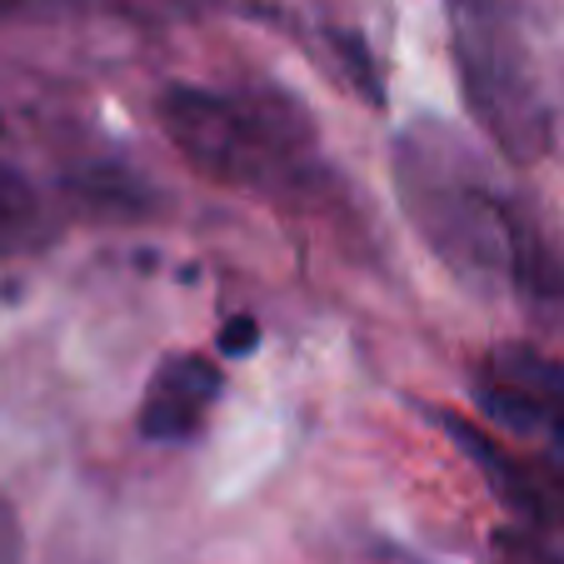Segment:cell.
<instances>
[{
  "instance_id": "obj_10",
  "label": "cell",
  "mask_w": 564,
  "mask_h": 564,
  "mask_svg": "<svg viewBox=\"0 0 564 564\" xmlns=\"http://www.w3.org/2000/svg\"><path fill=\"white\" fill-rule=\"evenodd\" d=\"M11 6H21V0H0V11H11Z\"/></svg>"
},
{
  "instance_id": "obj_2",
  "label": "cell",
  "mask_w": 564,
  "mask_h": 564,
  "mask_svg": "<svg viewBox=\"0 0 564 564\" xmlns=\"http://www.w3.org/2000/svg\"><path fill=\"white\" fill-rule=\"evenodd\" d=\"M155 116L171 145L191 160V171L220 185L290 191L315 160V135L285 100L171 86L155 100Z\"/></svg>"
},
{
  "instance_id": "obj_4",
  "label": "cell",
  "mask_w": 564,
  "mask_h": 564,
  "mask_svg": "<svg viewBox=\"0 0 564 564\" xmlns=\"http://www.w3.org/2000/svg\"><path fill=\"white\" fill-rule=\"evenodd\" d=\"M479 410L510 435H534L564 459V365L524 340L495 345L475 370Z\"/></svg>"
},
{
  "instance_id": "obj_8",
  "label": "cell",
  "mask_w": 564,
  "mask_h": 564,
  "mask_svg": "<svg viewBox=\"0 0 564 564\" xmlns=\"http://www.w3.org/2000/svg\"><path fill=\"white\" fill-rule=\"evenodd\" d=\"M495 564H564V544L550 534L514 530L495 540Z\"/></svg>"
},
{
  "instance_id": "obj_3",
  "label": "cell",
  "mask_w": 564,
  "mask_h": 564,
  "mask_svg": "<svg viewBox=\"0 0 564 564\" xmlns=\"http://www.w3.org/2000/svg\"><path fill=\"white\" fill-rule=\"evenodd\" d=\"M455 21V61L459 86L475 120L510 160L530 165L550 150V106L530 75L520 35L500 15L495 0H449Z\"/></svg>"
},
{
  "instance_id": "obj_7",
  "label": "cell",
  "mask_w": 564,
  "mask_h": 564,
  "mask_svg": "<svg viewBox=\"0 0 564 564\" xmlns=\"http://www.w3.org/2000/svg\"><path fill=\"white\" fill-rule=\"evenodd\" d=\"M35 235H41V205L15 175L0 171V256L35 246Z\"/></svg>"
},
{
  "instance_id": "obj_6",
  "label": "cell",
  "mask_w": 564,
  "mask_h": 564,
  "mask_svg": "<svg viewBox=\"0 0 564 564\" xmlns=\"http://www.w3.org/2000/svg\"><path fill=\"white\" fill-rule=\"evenodd\" d=\"M225 390V375L210 355L200 350H175L155 365L145 394H140V435L160 440V445H181V440L200 435L210 420L215 400Z\"/></svg>"
},
{
  "instance_id": "obj_1",
  "label": "cell",
  "mask_w": 564,
  "mask_h": 564,
  "mask_svg": "<svg viewBox=\"0 0 564 564\" xmlns=\"http://www.w3.org/2000/svg\"><path fill=\"white\" fill-rule=\"evenodd\" d=\"M400 195L410 220L459 275L514 280L524 295H564V270L514 205L495 200L485 185L465 181L455 165L420 155L400 140Z\"/></svg>"
},
{
  "instance_id": "obj_9",
  "label": "cell",
  "mask_w": 564,
  "mask_h": 564,
  "mask_svg": "<svg viewBox=\"0 0 564 564\" xmlns=\"http://www.w3.org/2000/svg\"><path fill=\"white\" fill-rule=\"evenodd\" d=\"M256 340H260V325L250 315H235L230 325L220 330V355H230V360H240L246 350H256Z\"/></svg>"
},
{
  "instance_id": "obj_5",
  "label": "cell",
  "mask_w": 564,
  "mask_h": 564,
  "mask_svg": "<svg viewBox=\"0 0 564 564\" xmlns=\"http://www.w3.org/2000/svg\"><path fill=\"white\" fill-rule=\"evenodd\" d=\"M440 425L455 435L459 455L485 475V485L495 490V500L534 534L564 530V469H554L550 459H530L520 449H510L505 440H495L490 430L469 425L459 415H445Z\"/></svg>"
}]
</instances>
